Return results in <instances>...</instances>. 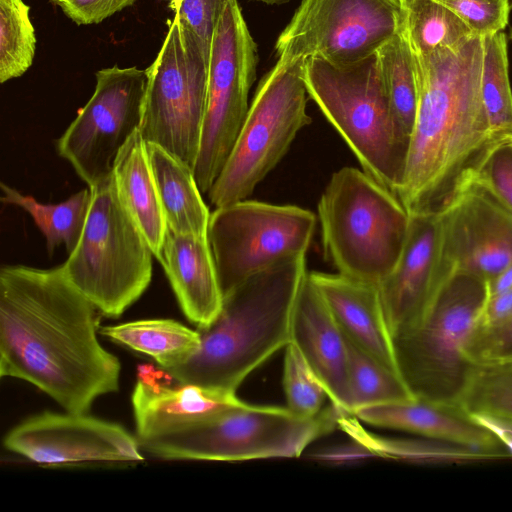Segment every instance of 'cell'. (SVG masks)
I'll list each match as a JSON object with an SVG mask.
<instances>
[{"mask_svg":"<svg viewBox=\"0 0 512 512\" xmlns=\"http://www.w3.org/2000/svg\"><path fill=\"white\" fill-rule=\"evenodd\" d=\"M229 0H183L175 13L180 23L198 39L209 57L217 24Z\"/></svg>","mask_w":512,"mask_h":512,"instance_id":"8d00e7d4","label":"cell"},{"mask_svg":"<svg viewBox=\"0 0 512 512\" xmlns=\"http://www.w3.org/2000/svg\"><path fill=\"white\" fill-rule=\"evenodd\" d=\"M257 61V45L238 1L229 0L212 39L206 111L193 169L201 193H208L218 178L245 121Z\"/></svg>","mask_w":512,"mask_h":512,"instance_id":"7c38bea8","label":"cell"},{"mask_svg":"<svg viewBox=\"0 0 512 512\" xmlns=\"http://www.w3.org/2000/svg\"><path fill=\"white\" fill-rule=\"evenodd\" d=\"M449 277L442 264V229L438 213L410 215L401 256L378 285L392 337L423 318Z\"/></svg>","mask_w":512,"mask_h":512,"instance_id":"e0dca14e","label":"cell"},{"mask_svg":"<svg viewBox=\"0 0 512 512\" xmlns=\"http://www.w3.org/2000/svg\"><path fill=\"white\" fill-rule=\"evenodd\" d=\"M167 228L180 234L207 236L210 212L193 169L161 146L146 143Z\"/></svg>","mask_w":512,"mask_h":512,"instance_id":"cb8c5ba5","label":"cell"},{"mask_svg":"<svg viewBox=\"0 0 512 512\" xmlns=\"http://www.w3.org/2000/svg\"><path fill=\"white\" fill-rule=\"evenodd\" d=\"M402 28L399 0H302L279 35V58L350 63L368 57Z\"/></svg>","mask_w":512,"mask_h":512,"instance_id":"5bb4252c","label":"cell"},{"mask_svg":"<svg viewBox=\"0 0 512 512\" xmlns=\"http://www.w3.org/2000/svg\"><path fill=\"white\" fill-rule=\"evenodd\" d=\"M169 2V7L176 13L183 0H167Z\"/></svg>","mask_w":512,"mask_h":512,"instance_id":"7bdbcfd3","label":"cell"},{"mask_svg":"<svg viewBox=\"0 0 512 512\" xmlns=\"http://www.w3.org/2000/svg\"><path fill=\"white\" fill-rule=\"evenodd\" d=\"M24 0H0V82L23 75L32 65L36 37Z\"/></svg>","mask_w":512,"mask_h":512,"instance_id":"d6a6232c","label":"cell"},{"mask_svg":"<svg viewBox=\"0 0 512 512\" xmlns=\"http://www.w3.org/2000/svg\"><path fill=\"white\" fill-rule=\"evenodd\" d=\"M301 59H282L261 79L232 151L208 196L217 208L248 198L311 122Z\"/></svg>","mask_w":512,"mask_h":512,"instance_id":"9c48e42d","label":"cell"},{"mask_svg":"<svg viewBox=\"0 0 512 512\" xmlns=\"http://www.w3.org/2000/svg\"><path fill=\"white\" fill-rule=\"evenodd\" d=\"M397 137L408 150L418 106L414 58L401 31L377 51Z\"/></svg>","mask_w":512,"mask_h":512,"instance_id":"484cf974","label":"cell"},{"mask_svg":"<svg viewBox=\"0 0 512 512\" xmlns=\"http://www.w3.org/2000/svg\"><path fill=\"white\" fill-rule=\"evenodd\" d=\"M209 57L174 16L155 60L139 132L194 169L207 101Z\"/></svg>","mask_w":512,"mask_h":512,"instance_id":"30bf717a","label":"cell"},{"mask_svg":"<svg viewBox=\"0 0 512 512\" xmlns=\"http://www.w3.org/2000/svg\"><path fill=\"white\" fill-rule=\"evenodd\" d=\"M117 195L160 262L167 224L150 166L146 142L136 131L122 148L112 173Z\"/></svg>","mask_w":512,"mask_h":512,"instance_id":"603a6c76","label":"cell"},{"mask_svg":"<svg viewBox=\"0 0 512 512\" xmlns=\"http://www.w3.org/2000/svg\"><path fill=\"white\" fill-rule=\"evenodd\" d=\"M97 308L62 265L0 269V374L31 383L65 411L86 413L119 389V359L97 338Z\"/></svg>","mask_w":512,"mask_h":512,"instance_id":"6da1fadb","label":"cell"},{"mask_svg":"<svg viewBox=\"0 0 512 512\" xmlns=\"http://www.w3.org/2000/svg\"><path fill=\"white\" fill-rule=\"evenodd\" d=\"M316 216L294 205L242 200L217 207L207 239L223 297L252 275L306 254Z\"/></svg>","mask_w":512,"mask_h":512,"instance_id":"8fae6325","label":"cell"},{"mask_svg":"<svg viewBox=\"0 0 512 512\" xmlns=\"http://www.w3.org/2000/svg\"><path fill=\"white\" fill-rule=\"evenodd\" d=\"M402 31L413 54L426 55L458 45L473 33L436 0H399Z\"/></svg>","mask_w":512,"mask_h":512,"instance_id":"f1b7e54d","label":"cell"},{"mask_svg":"<svg viewBox=\"0 0 512 512\" xmlns=\"http://www.w3.org/2000/svg\"><path fill=\"white\" fill-rule=\"evenodd\" d=\"M302 77L308 96L363 171L396 195L408 150L397 137L377 52L350 63L309 57L303 60Z\"/></svg>","mask_w":512,"mask_h":512,"instance_id":"8992f818","label":"cell"},{"mask_svg":"<svg viewBox=\"0 0 512 512\" xmlns=\"http://www.w3.org/2000/svg\"><path fill=\"white\" fill-rule=\"evenodd\" d=\"M136 0H58L65 15L77 25L98 24Z\"/></svg>","mask_w":512,"mask_h":512,"instance_id":"f35d334b","label":"cell"},{"mask_svg":"<svg viewBox=\"0 0 512 512\" xmlns=\"http://www.w3.org/2000/svg\"><path fill=\"white\" fill-rule=\"evenodd\" d=\"M291 342L322 383L331 404L352 414L347 338L308 274L295 301Z\"/></svg>","mask_w":512,"mask_h":512,"instance_id":"ac0fdd59","label":"cell"},{"mask_svg":"<svg viewBox=\"0 0 512 512\" xmlns=\"http://www.w3.org/2000/svg\"><path fill=\"white\" fill-rule=\"evenodd\" d=\"M453 11L478 36L503 32L511 11L509 0H436Z\"/></svg>","mask_w":512,"mask_h":512,"instance_id":"d590c367","label":"cell"},{"mask_svg":"<svg viewBox=\"0 0 512 512\" xmlns=\"http://www.w3.org/2000/svg\"><path fill=\"white\" fill-rule=\"evenodd\" d=\"M468 355L476 365L512 362V321L493 330L478 327Z\"/></svg>","mask_w":512,"mask_h":512,"instance_id":"74e56055","label":"cell"},{"mask_svg":"<svg viewBox=\"0 0 512 512\" xmlns=\"http://www.w3.org/2000/svg\"><path fill=\"white\" fill-rule=\"evenodd\" d=\"M308 276L346 338L373 359L399 373L378 286L340 273L312 271Z\"/></svg>","mask_w":512,"mask_h":512,"instance_id":"d6986e66","label":"cell"},{"mask_svg":"<svg viewBox=\"0 0 512 512\" xmlns=\"http://www.w3.org/2000/svg\"><path fill=\"white\" fill-rule=\"evenodd\" d=\"M90 190L82 233L62 266L101 314L117 318L149 286L153 252L123 207L113 176Z\"/></svg>","mask_w":512,"mask_h":512,"instance_id":"ba28073f","label":"cell"},{"mask_svg":"<svg viewBox=\"0 0 512 512\" xmlns=\"http://www.w3.org/2000/svg\"><path fill=\"white\" fill-rule=\"evenodd\" d=\"M371 458H376L373 452L353 439L348 443L321 448L309 454V459L332 464L353 463Z\"/></svg>","mask_w":512,"mask_h":512,"instance_id":"ab89813d","label":"cell"},{"mask_svg":"<svg viewBox=\"0 0 512 512\" xmlns=\"http://www.w3.org/2000/svg\"><path fill=\"white\" fill-rule=\"evenodd\" d=\"M512 321V289L488 297L485 304L479 329L493 330L503 327Z\"/></svg>","mask_w":512,"mask_h":512,"instance_id":"60d3db41","label":"cell"},{"mask_svg":"<svg viewBox=\"0 0 512 512\" xmlns=\"http://www.w3.org/2000/svg\"><path fill=\"white\" fill-rule=\"evenodd\" d=\"M438 215L448 276L464 272L487 282L512 264V214L483 187L465 182Z\"/></svg>","mask_w":512,"mask_h":512,"instance_id":"2e32d148","label":"cell"},{"mask_svg":"<svg viewBox=\"0 0 512 512\" xmlns=\"http://www.w3.org/2000/svg\"><path fill=\"white\" fill-rule=\"evenodd\" d=\"M4 446L42 465L144 460L137 437L121 425L68 411L24 420L7 433Z\"/></svg>","mask_w":512,"mask_h":512,"instance_id":"9a60e30c","label":"cell"},{"mask_svg":"<svg viewBox=\"0 0 512 512\" xmlns=\"http://www.w3.org/2000/svg\"><path fill=\"white\" fill-rule=\"evenodd\" d=\"M413 58L418 106L396 192L409 215L441 211L497 144L482 98V37Z\"/></svg>","mask_w":512,"mask_h":512,"instance_id":"7a4b0ae2","label":"cell"},{"mask_svg":"<svg viewBox=\"0 0 512 512\" xmlns=\"http://www.w3.org/2000/svg\"><path fill=\"white\" fill-rule=\"evenodd\" d=\"M370 425L404 431L480 451L499 453L503 445L488 427L460 405H445L422 399L368 406L354 414Z\"/></svg>","mask_w":512,"mask_h":512,"instance_id":"ffe728a7","label":"cell"},{"mask_svg":"<svg viewBox=\"0 0 512 512\" xmlns=\"http://www.w3.org/2000/svg\"><path fill=\"white\" fill-rule=\"evenodd\" d=\"M342 410L331 404L314 417L287 407L243 404L187 425L137 439L140 449L164 459L244 461L296 458L338 428Z\"/></svg>","mask_w":512,"mask_h":512,"instance_id":"52a82bcc","label":"cell"},{"mask_svg":"<svg viewBox=\"0 0 512 512\" xmlns=\"http://www.w3.org/2000/svg\"><path fill=\"white\" fill-rule=\"evenodd\" d=\"M459 405L473 417L512 426V362L477 365Z\"/></svg>","mask_w":512,"mask_h":512,"instance_id":"1f68e13d","label":"cell"},{"mask_svg":"<svg viewBox=\"0 0 512 512\" xmlns=\"http://www.w3.org/2000/svg\"><path fill=\"white\" fill-rule=\"evenodd\" d=\"M338 428L351 439L370 449L376 458L409 462H430L444 460H476L503 456L499 453L466 448L428 438L401 439L380 436L367 431L353 414L342 412Z\"/></svg>","mask_w":512,"mask_h":512,"instance_id":"4316f807","label":"cell"},{"mask_svg":"<svg viewBox=\"0 0 512 512\" xmlns=\"http://www.w3.org/2000/svg\"><path fill=\"white\" fill-rule=\"evenodd\" d=\"M347 342L352 414L368 406L416 399L399 373Z\"/></svg>","mask_w":512,"mask_h":512,"instance_id":"4dcf8cb0","label":"cell"},{"mask_svg":"<svg viewBox=\"0 0 512 512\" xmlns=\"http://www.w3.org/2000/svg\"><path fill=\"white\" fill-rule=\"evenodd\" d=\"M510 142L512 143V139L510 140Z\"/></svg>","mask_w":512,"mask_h":512,"instance_id":"c3c4849f","label":"cell"},{"mask_svg":"<svg viewBox=\"0 0 512 512\" xmlns=\"http://www.w3.org/2000/svg\"><path fill=\"white\" fill-rule=\"evenodd\" d=\"M487 299L484 279L456 272L423 318L392 337L399 374L416 399L459 405L477 366L468 350Z\"/></svg>","mask_w":512,"mask_h":512,"instance_id":"277c9868","label":"cell"},{"mask_svg":"<svg viewBox=\"0 0 512 512\" xmlns=\"http://www.w3.org/2000/svg\"><path fill=\"white\" fill-rule=\"evenodd\" d=\"M482 98L490 131L496 143L512 139V89L506 33L482 37Z\"/></svg>","mask_w":512,"mask_h":512,"instance_id":"f546056e","label":"cell"},{"mask_svg":"<svg viewBox=\"0 0 512 512\" xmlns=\"http://www.w3.org/2000/svg\"><path fill=\"white\" fill-rule=\"evenodd\" d=\"M488 297L512 289V264L487 281Z\"/></svg>","mask_w":512,"mask_h":512,"instance_id":"b9f144b4","label":"cell"},{"mask_svg":"<svg viewBox=\"0 0 512 512\" xmlns=\"http://www.w3.org/2000/svg\"><path fill=\"white\" fill-rule=\"evenodd\" d=\"M100 333L133 351L153 358L164 370L197 352L200 334L171 319H147L105 326Z\"/></svg>","mask_w":512,"mask_h":512,"instance_id":"d4e9b609","label":"cell"},{"mask_svg":"<svg viewBox=\"0 0 512 512\" xmlns=\"http://www.w3.org/2000/svg\"><path fill=\"white\" fill-rule=\"evenodd\" d=\"M95 77L93 95L56 143L89 188L112 176L118 154L139 130L149 83L148 69L134 66L114 65Z\"/></svg>","mask_w":512,"mask_h":512,"instance_id":"4fadbf2b","label":"cell"},{"mask_svg":"<svg viewBox=\"0 0 512 512\" xmlns=\"http://www.w3.org/2000/svg\"><path fill=\"white\" fill-rule=\"evenodd\" d=\"M283 387L286 407L295 415L309 418L321 412L325 388L292 342L285 347Z\"/></svg>","mask_w":512,"mask_h":512,"instance_id":"836d02e7","label":"cell"},{"mask_svg":"<svg viewBox=\"0 0 512 512\" xmlns=\"http://www.w3.org/2000/svg\"><path fill=\"white\" fill-rule=\"evenodd\" d=\"M243 404L234 391L179 383L168 387L139 379L132 393L136 437L160 434Z\"/></svg>","mask_w":512,"mask_h":512,"instance_id":"7402d4cb","label":"cell"},{"mask_svg":"<svg viewBox=\"0 0 512 512\" xmlns=\"http://www.w3.org/2000/svg\"><path fill=\"white\" fill-rule=\"evenodd\" d=\"M306 254L262 270L223 297L210 325L197 329L200 347L164 369L179 384L236 392L243 380L291 342V320L308 274Z\"/></svg>","mask_w":512,"mask_h":512,"instance_id":"3957f363","label":"cell"},{"mask_svg":"<svg viewBox=\"0 0 512 512\" xmlns=\"http://www.w3.org/2000/svg\"><path fill=\"white\" fill-rule=\"evenodd\" d=\"M4 204H12L27 211L46 239L51 255L55 248L64 244L68 253L76 246L82 233L91 202V190L83 189L59 204H43L30 195L1 183Z\"/></svg>","mask_w":512,"mask_h":512,"instance_id":"83f0119b","label":"cell"},{"mask_svg":"<svg viewBox=\"0 0 512 512\" xmlns=\"http://www.w3.org/2000/svg\"><path fill=\"white\" fill-rule=\"evenodd\" d=\"M465 182L486 189L512 214V143L495 144Z\"/></svg>","mask_w":512,"mask_h":512,"instance_id":"e575fe53","label":"cell"},{"mask_svg":"<svg viewBox=\"0 0 512 512\" xmlns=\"http://www.w3.org/2000/svg\"><path fill=\"white\" fill-rule=\"evenodd\" d=\"M160 263L187 319L197 329L210 325L222 307L223 295L207 236L167 228Z\"/></svg>","mask_w":512,"mask_h":512,"instance_id":"44dd1931","label":"cell"},{"mask_svg":"<svg viewBox=\"0 0 512 512\" xmlns=\"http://www.w3.org/2000/svg\"><path fill=\"white\" fill-rule=\"evenodd\" d=\"M51 1H52V2H56V1H58V0H51Z\"/></svg>","mask_w":512,"mask_h":512,"instance_id":"7dc6e473","label":"cell"},{"mask_svg":"<svg viewBox=\"0 0 512 512\" xmlns=\"http://www.w3.org/2000/svg\"><path fill=\"white\" fill-rule=\"evenodd\" d=\"M510 1V6H511V9H512V0H509Z\"/></svg>","mask_w":512,"mask_h":512,"instance_id":"bcb514c9","label":"cell"},{"mask_svg":"<svg viewBox=\"0 0 512 512\" xmlns=\"http://www.w3.org/2000/svg\"><path fill=\"white\" fill-rule=\"evenodd\" d=\"M318 217L324 255L337 273L377 286L396 266L410 226L397 196L354 167L332 175Z\"/></svg>","mask_w":512,"mask_h":512,"instance_id":"5b68a950","label":"cell"},{"mask_svg":"<svg viewBox=\"0 0 512 512\" xmlns=\"http://www.w3.org/2000/svg\"><path fill=\"white\" fill-rule=\"evenodd\" d=\"M509 37L512 40V28L510 29Z\"/></svg>","mask_w":512,"mask_h":512,"instance_id":"f6af8a7d","label":"cell"},{"mask_svg":"<svg viewBox=\"0 0 512 512\" xmlns=\"http://www.w3.org/2000/svg\"><path fill=\"white\" fill-rule=\"evenodd\" d=\"M256 1H261V2H264V3H267V4H275V3L284 2L286 0H256Z\"/></svg>","mask_w":512,"mask_h":512,"instance_id":"ee69618b","label":"cell"}]
</instances>
